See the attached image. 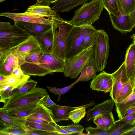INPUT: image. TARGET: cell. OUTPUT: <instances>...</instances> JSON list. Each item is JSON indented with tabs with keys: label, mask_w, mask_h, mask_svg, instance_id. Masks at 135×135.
<instances>
[{
	"label": "cell",
	"mask_w": 135,
	"mask_h": 135,
	"mask_svg": "<svg viewBox=\"0 0 135 135\" xmlns=\"http://www.w3.org/2000/svg\"><path fill=\"white\" fill-rule=\"evenodd\" d=\"M65 61L52 54L44 53L36 61L24 63L20 67L30 76H44L54 72L63 73Z\"/></svg>",
	"instance_id": "6da1fadb"
},
{
	"label": "cell",
	"mask_w": 135,
	"mask_h": 135,
	"mask_svg": "<svg viewBox=\"0 0 135 135\" xmlns=\"http://www.w3.org/2000/svg\"><path fill=\"white\" fill-rule=\"evenodd\" d=\"M51 18L58 29L54 36L52 54L65 61L68 38L74 25L64 20L57 13Z\"/></svg>",
	"instance_id": "7a4b0ae2"
},
{
	"label": "cell",
	"mask_w": 135,
	"mask_h": 135,
	"mask_svg": "<svg viewBox=\"0 0 135 135\" xmlns=\"http://www.w3.org/2000/svg\"><path fill=\"white\" fill-rule=\"evenodd\" d=\"M103 8L100 0H91L76 10L72 18L68 21L74 26L92 25L99 18Z\"/></svg>",
	"instance_id": "3957f363"
},
{
	"label": "cell",
	"mask_w": 135,
	"mask_h": 135,
	"mask_svg": "<svg viewBox=\"0 0 135 135\" xmlns=\"http://www.w3.org/2000/svg\"><path fill=\"white\" fill-rule=\"evenodd\" d=\"M93 47L94 64L98 71H102L106 66L109 53V36L104 30H97Z\"/></svg>",
	"instance_id": "277c9868"
},
{
	"label": "cell",
	"mask_w": 135,
	"mask_h": 135,
	"mask_svg": "<svg viewBox=\"0 0 135 135\" xmlns=\"http://www.w3.org/2000/svg\"><path fill=\"white\" fill-rule=\"evenodd\" d=\"M95 29L92 25L74 26L68 38L66 61L82 51L81 47L84 37Z\"/></svg>",
	"instance_id": "5b68a950"
},
{
	"label": "cell",
	"mask_w": 135,
	"mask_h": 135,
	"mask_svg": "<svg viewBox=\"0 0 135 135\" xmlns=\"http://www.w3.org/2000/svg\"><path fill=\"white\" fill-rule=\"evenodd\" d=\"M31 36L14 24L6 30L0 31V49L13 50Z\"/></svg>",
	"instance_id": "8992f818"
},
{
	"label": "cell",
	"mask_w": 135,
	"mask_h": 135,
	"mask_svg": "<svg viewBox=\"0 0 135 135\" xmlns=\"http://www.w3.org/2000/svg\"><path fill=\"white\" fill-rule=\"evenodd\" d=\"M93 46L65 61L63 72L65 77L75 79L78 76L83 68L93 55Z\"/></svg>",
	"instance_id": "52a82bcc"
},
{
	"label": "cell",
	"mask_w": 135,
	"mask_h": 135,
	"mask_svg": "<svg viewBox=\"0 0 135 135\" xmlns=\"http://www.w3.org/2000/svg\"><path fill=\"white\" fill-rule=\"evenodd\" d=\"M45 89L37 87L33 90L8 99L1 108L6 110L29 104L41 100L48 95Z\"/></svg>",
	"instance_id": "ba28073f"
},
{
	"label": "cell",
	"mask_w": 135,
	"mask_h": 135,
	"mask_svg": "<svg viewBox=\"0 0 135 135\" xmlns=\"http://www.w3.org/2000/svg\"><path fill=\"white\" fill-rule=\"evenodd\" d=\"M113 85L110 96L115 103L123 88L130 81L127 76L124 61L115 71L112 74Z\"/></svg>",
	"instance_id": "9c48e42d"
},
{
	"label": "cell",
	"mask_w": 135,
	"mask_h": 135,
	"mask_svg": "<svg viewBox=\"0 0 135 135\" xmlns=\"http://www.w3.org/2000/svg\"><path fill=\"white\" fill-rule=\"evenodd\" d=\"M18 58L21 66L23 63L25 56L33 52L41 50L35 36H31L15 49L11 50Z\"/></svg>",
	"instance_id": "30bf717a"
},
{
	"label": "cell",
	"mask_w": 135,
	"mask_h": 135,
	"mask_svg": "<svg viewBox=\"0 0 135 135\" xmlns=\"http://www.w3.org/2000/svg\"><path fill=\"white\" fill-rule=\"evenodd\" d=\"M41 100L8 110H3L10 116L24 124L28 117L36 111Z\"/></svg>",
	"instance_id": "8fae6325"
},
{
	"label": "cell",
	"mask_w": 135,
	"mask_h": 135,
	"mask_svg": "<svg viewBox=\"0 0 135 135\" xmlns=\"http://www.w3.org/2000/svg\"><path fill=\"white\" fill-rule=\"evenodd\" d=\"M53 23L50 29L35 36L41 50L44 53H52L54 38L57 28L56 25Z\"/></svg>",
	"instance_id": "7c38bea8"
},
{
	"label": "cell",
	"mask_w": 135,
	"mask_h": 135,
	"mask_svg": "<svg viewBox=\"0 0 135 135\" xmlns=\"http://www.w3.org/2000/svg\"><path fill=\"white\" fill-rule=\"evenodd\" d=\"M0 16L9 18L14 21L46 24H51L53 23L51 17L50 18L46 19L44 17L27 13L25 12L21 13L2 12L0 14Z\"/></svg>",
	"instance_id": "4fadbf2b"
},
{
	"label": "cell",
	"mask_w": 135,
	"mask_h": 135,
	"mask_svg": "<svg viewBox=\"0 0 135 135\" xmlns=\"http://www.w3.org/2000/svg\"><path fill=\"white\" fill-rule=\"evenodd\" d=\"M124 62L127 76L134 90L135 87V43L133 42L127 49Z\"/></svg>",
	"instance_id": "5bb4252c"
},
{
	"label": "cell",
	"mask_w": 135,
	"mask_h": 135,
	"mask_svg": "<svg viewBox=\"0 0 135 135\" xmlns=\"http://www.w3.org/2000/svg\"><path fill=\"white\" fill-rule=\"evenodd\" d=\"M110 21L114 29L122 33L131 32L134 28L131 23L128 16L120 12L117 15L109 14Z\"/></svg>",
	"instance_id": "9a60e30c"
},
{
	"label": "cell",
	"mask_w": 135,
	"mask_h": 135,
	"mask_svg": "<svg viewBox=\"0 0 135 135\" xmlns=\"http://www.w3.org/2000/svg\"><path fill=\"white\" fill-rule=\"evenodd\" d=\"M14 24L24 30L32 36H35L38 34L45 32L50 29L54 23L51 24L30 23L15 21Z\"/></svg>",
	"instance_id": "2e32d148"
},
{
	"label": "cell",
	"mask_w": 135,
	"mask_h": 135,
	"mask_svg": "<svg viewBox=\"0 0 135 135\" xmlns=\"http://www.w3.org/2000/svg\"><path fill=\"white\" fill-rule=\"evenodd\" d=\"M91 0H59L54 3L51 9L56 13L69 12L79 5Z\"/></svg>",
	"instance_id": "e0dca14e"
},
{
	"label": "cell",
	"mask_w": 135,
	"mask_h": 135,
	"mask_svg": "<svg viewBox=\"0 0 135 135\" xmlns=\"http://www.w3.org/2000/svg\"><path fill=\"white\" fill-rule=\"evenodd\" d=\"M114 103V102L112 99H108L95 105L93 108H89L86 113L87 120L89 121L99 115L112 111Z\"/></svg>",
	"instance_id": "ac0fdd59"
},
{
	"label": "cell",
	"mask_w": 135,
	"mask_h": 135,
	"mask_svg": "<svg viewBox=\"0 0 135 135\" xmlns=\"http://www.w3.org/2000/svg\"><path fill=\"white\" fill-rule=\"evenodd\" d=\"M78 107L64 106L56 104L51 106L50 109L53 115L54 121L56 123L69 120L70 112Z\"/></svg>",
	"instance_id": "d6986e66"
},
{
	"label": "cell",
	"mask_w": 135,
	"mask_h": 135,
	"mask_svg": "<svg viewBox=\"0 0 135 135\" xmlns=\"http://www.w3.org/2000/svg\"><path fill=\"white\" fill-rule=\"evenodd\" d=\"M97 72L93 55L83 68L80 76L75 82L77 83L79 81H86L93 79L96 76Z\"/></svg>",
	"instance_id": "ffe728a7"
},
{
	"label": "cell",
	"mask_w": 135,
	"mask_h": 135,
	"mask_svg": "<svg viewBox=\"0 0 135 135\" xmlns=\"http://www.w3.org/2000/svg\"><path fill=\"white\" fill-rule=\"evenodd\" d=\"M30 78V76L25 74L21 76H18L13 74L4 76L0 80V86L8 85L12 87L13 90L20 86Z\"/></svg>",
	"instance_id": "44dd1931"
},
{
	"label": "cell",
	"mask_w": 135,
	"mask_h": 135,
	"mask_svg": "<svg viewBox=\"0 0 135 135\" xmlns=\"http://www.w3.org/2000/svg\"><path fill=\"white\" fill-rule=\"evenodd\" d=\"M115 104L119 119H121L128 109L135 107V91L122 102Z\"/></svg>",
	"instance_id": "7402d4cb"
},
{
	"label": "cell",
	"mask_w": 135,
	"mask_h": 135,
	"mask_svg": "<svg viewBox=\"0 0 135 135\" xmlns=\"http://www.w3.org/2000/svg\"><path fill=\"white\" fill-rule=\"evenodd\" d=\"M25 12L27 13L41 17H51L56 13L48 6L41 5L36 3L30 6Z\"/></svg>",
	"instance_id": "603a6c76"
},
{
	"label": "cell",
	"mask_w": 135,
	"mask_h": 135,
	"mask_svg": "<svg viewBox=\"0 0 135 135\" xmlns=\"http://www.w3.org/2000/svg\"><path fill=\"white\" fill-rule=\"evenodd\" d=\"M53 117V115L50 109L45 106L41 101L35 112L28 118H35L44 120L50 123L54 122Z\"/></svg>",
	"instance_id": "cb8c5ba5"
},
{
	"label": "cell",
	"mask_w": 135,
	"mask_h": 135,
	"mask_svg": "<svg viewBox=\"0 0 135 135\" xmlns=\"http://www.w3.org/2000/svg\"><path fill=\"white\" fill-rule=\"evenodd\" d=\"M0 121L2 129L8 127L26 128L24 123L9 115L1 108H0Z\"/></svg>",
	"instance_id": "d4e9b609"
},
{
	"label": "cell",
	"mask_w": 135,
	"mask_h": 135,
	"mask_svg": "<svg viewBox=\"0 0 135 135\" xmlns=\"http://www.w3.org/2000/svg\"><path fill=\"white\" fill-rule=\"evenodd\" d=\"M95 103L93 101L88 104L78 107L71 111L69 113V118L74 123H78L84 117L86 114V109L93 106Z\"/></svg>",
	"instance_id": "484cf974"
},
{
	"label": "cell",
	"mask_w": 135,
	"mask_h": 135,
	"mask_svg": "<svg viewBox=\"0 0 135 135\" xmlns=\"http://www.w3.org/2000/svg\"><path fill=\"white\" fill-rule=\"evenodd\" d=\"M54 122L49 124H39L26 120L24 124L25 127L28 129L51 132L54 133L55 135H60L55 128L53 123Z\"/></svg>",
	"instance_id": "4316f807"
},
{
	"label": "cell",
	"mask_w": 135,
	"mask_h": 135,
	"mask_svg": "<svg viewBox=\"0 0 135 135\" xmlns=\"http://www.w3.org/2000/svg\"><path fill=\"white\" fill-rule=\"evenodd\" d=\"M112 78V74L103 71L92 79L90 83V87L92 90L99 91L103 84Z\"/></svg>",
	"instance_id": "83f0119b"
},
{
	"label": "cell",
	"mask_w": 135,
	"mask_h": 135,
	"mask_svg": "<svg viewBox=\"0 0 135 135\" xmlns=\"http://www.w3.org/2000/svg\"><path fill=\"white\" fill-rule=\"evenodd\" d=\"M0 60L3 61L13 68L20 66L18 58L11 50L0 49Z\"/></svg>",
	"instance_id": "f1b7e54d"
},
{
	"label": "cell",
	"mask_w": 135,
	"mask_h": 135,
	"mask_svg": "<svg viewBox=\"0 0 135 135\" xmlns=\"http://www.w3.org/2000/svg\"><path fill=\"white\" fill-rule=\"evenodd\" d=\"M37 83L30 78L21 85L14 89L11 97L19 95L33 90L36 88Z\"/></svg>",
	"instance_id": "f546056e"
},
{
	"label": "cell",
	"mask_w": 135,
	"mask_h": 135,
	"mask_svg": "<svg viewBox=\"0 0 135 135\" xmlns=\"http://www.w3.org/2000/svg\"><path fill=\"white\" fill-rule=\"evenodd\" d=\"M119 12L128 16L135 8V0H117Z\"/></svg>",
	"instance_id": "4dcf8cb0"
},
{
	"label": "cell",
	"mask_w": 135,
	"mask_h": 135,
	"mask_svg": "<svg viewBox=\"0 0 135 135\" xmlns=\"http://www.w3.org/2000/svg\"><path fill=\"white\" fill-rule=\"evenodd\" d=\"M115 124L110 129H107L109 135H121L126 131L131 128L132 126L123 122L115 121Z\"/></svg>",
	"instance_id": "1f68e13d"
},
{
	"label": "cell",
	"mask_w": 135,
	"mask_h": 135,
	"mask_svg": "<svg viewBox=\"0 0 135 135\" xmlns=\"http://www.w3.org/2000/svg\"><path fill=\"white\" fill-rule=\"evenodd\" d=\"M27 128L8 127L0 129V135H27Z\"/></svg>",
	"instance_id": "d6a6232c"
},
{
	"label": "cell",
	"mask_w": 135,
	"mask_h": 135,
	"mask_svg": "<svg viewBox=\"0 0 135 135\" xmlns=\"http://www.w3.org/2000/svg\"><path fill=\"white\" fill-rule=\"evenodd\" d=\"M103 8L108 12L109 14L117 15L119 12L117 6V0H100Z\"/></svg>",
	"instance_id": "836d02e7"
},
{
	"label": "cell",
	"mask_w": 135,
	"mask_h": 135,
	"mask_svg": "<svg viewBox=\"0 0 135 135\" xmlns=\"http://www.w3.org/2000/svg\"><path fill=\"white\" fill-rule=\"evenodd\" d=\"M97 30L95 29L86 35L84 37L81 45V50L83 51L93 46L94 43Z\"/></svg>",
	"instance_id": "e575fe53"
},
{
	"label": "cell",
	"mask_w": 135,
	"mask_h": 135,
	"mask_svg": "<svg viewBox=\"0 0 135 135\" xmlns=\"http://www.w3.org/2000/svg\"><path fill=\"white\" fill-rule=\"evenodd\" d=\"M133 90L134 88L130 82L125 85L121 91L116 103L122 102L131 94L133 92Z\"/></svg>",
	"instance_id": "d590c367"
},
{
	"label": "cell",
	"mask_w": 135,
	"mask_h": 135,
	"mask_svg": "<svg viewBox=\"0 0 135 135\" xmlns=\"http://www.w3.org/2000/svg\"><path fill=\"white\" fill-rule=\"evenodd\" d=\"M13 90L12 87L8 85L0 86V102L5 103L11 97Z\"/></svg>",
	"instance_id": "8d00e7d4"
},
{
	"label": "cell",
	"mask_w": 135,
	"mask_h": 135,
	"mask_svg": "<svg viewBox=\"0 0 135 135\" xmlns=\"http://www.w3.org/2000/svg\"><path fill=\"white\" fill-rule=\"evenodd\" d=\"M76 83L75 82L70 85L61 88L49 86H47V88L51 93L54 94L55 95H58V99L57 100L59 101L60 99V97L61 95L65 94L69 91Z\"/></svg>",
	"instance_id": "74e56055"
},
{
	"label": "cell",
	"mask_w": 135,
	"mask_h": 135,
	"mask_svg": "<svg viewBox=\"0 0 135 135\" xmlns=\"http://www.w3.org/2000/svg\"><path fill=\"white\" fill-rule=\"evenodd\" d=\"M44 53L40 50L30 53L25 57L23 63H32L35 62L38 60Z\"/></svg>",
	"instance_id": "f35d334b"
},
{
	"label": "cell",
	"mask_w": 135,
	"mask_h": 135,
	"mask_svg": "<svg viewBox=\"0 0 135 135\" xmlns=\"http://www.w3.org/2000/svg\"><path fill=\"white\" fill-rule=\"evenodd\" d=\"M102 114L107 129H110L115 124V122L112 111L106 112Z\"/></svg>",
	"instance_id": "ab89813d"
},
{
	"label": "cell",
	"mask_w": 135,
	"mask_h": 135,
	"mask_svg": "<svg viewBox=\"0 0 135 135\" xmlns=\"http://www.w3.org/2000/svg\"><path fill=\"white\" fill-rule=\"evenodd\" d=\"M85 130L88 134L91 135H109L107 129H101L97 127L95 128L89 126Z\"/></svg>",
	"instance_id": "60d3db41"
},
{
	"label": "cell",
	"mask_w": 135,
	"mask_h": 135,
	"mask_svg": "<svg viewBox=\"0 0 135 135\" xmlns=\"http://www.w3.org/2000/svg\"><path fill=\"white\" fill-rule=\"evenodd\" d=\"M14 68L2 60H0V75L6 76L12 74Z\"/></svg>",
	"instance_id": "b9f144b4"
},
{
	"label": "cell",
	"mask_w": 135,
	"mask_h": 135,
	"mask_svg": "<svg viewBox=\"0 0 135 135\" xmlns=\"http://www.w3.org/2000/svg\"><path fill=\"white\" fill-rule=\"evenodd\" d=\"M64 128L70 132L72 133L73 134L76 133H82L84 128L81 125L78 123H74L65 126H62Z\"/></svg>",
	"instance_id": "7bdbcfd3"
},
{
	"label": "cell",
	"mask_w": 135,
	"mask_h": 135,
	"mask_svg": "<svg viewBox=\"0 0 135 135\" xmlns=\"http://www.w3.org/2000/svg\"><path fill=\"white\" fill-rule=\"evenodd\" d=\"M93 122L97 127L102 129H107L105 124L102 114L99 115L94 118Z\"/></svg>",
	"instance_id": "ee69618b"
},
{
	"label": "cell",
	"mask_w": 135,
	"mask_h": 135,
	"mask_svg": "<svg viewBox=\"0 0 135 135\" xmlns=\"http://www.w3.org/2000/svg\"><path fill=\"white\" fill-rule=\"evenodd\" d=\"M113 85L112 78L103 84L100 88L99 91H102L105 93L110 92Z\"/></svg>",
	"instance_id": "f6af8a7d"
},
{
	"label": "cell",
	"mask_w": 135,
	"mask_h": 135,
	"mask_svg": "<svg viewBox=\"0 0 135 135\" xmlns=\"http://www.w3.org/2000/svg\"><path fill=\"white\" fill-rule=\"evenodd\" d=\"M118 120L125 122L131 126L134 125L135 124V112L130 115L124 117Z\"/></svg>",
	"instance_id": "bcb514c9"
},
{
	"label": "cell",
	"mask_w": 135,
	"mask_h": 135,
	"mask_svg": "<svg viewBox=\"0 0 135 135\" xmlns=\"http://www.w3.org/2000/svg\"><path fill=\"white\" fill-rule=\"evenodd\" d=\"M53 123L55 128L59 133L60 135H67L73 134L72 133L64 128L62 126L58 125L55 122Z\"/></svg>",
	"instance_id": "7dc6e473"
},
{
	"label": "cell",
	"mask_w": 135,
	"mask_h": 135,
	"mask_svg": "<svg viewBox=\"0 0 135 135\" xmlns=\"http://www.w3.org/2000/svg\"><path fill=\"white\" fill-rule=\"evenodd\" d=\"M55 135L53 132L38 130H32L28 129L27 135Z\"/></svg>",
	"instance_id": "c3c4849f"
},
{
	"label": "cell",
	"mask_w": 135,
	"mask_h": 135,
	"mask_svg": "<svg viewBox=\"0 0 135 135\" xmlns=\"http://www.w3.org/2000/svg\"><path fill=\"white\" fill-rule=\"evenodd\" d=\"M41 102L46 107L50 108L56 104L51 100L48 94L45 96L41 101Z\"/></svg>",
	"instance_id": "681fc988"
},
{
	"label": "cell",
	"mask_w": 135,
	"mask_h": 135,
	"mask_svg": "<svg viewBox=\"0 0 135 135\" xmlns=\"http://www.w3.org/2000/svg\"><path fill=\"white\" fill-rule=\"evenodd\" d=\"M59 0H36V3L44 6H49L50 4L55 3Z\"/></svg>",
	"instance_id": "f907efd6"
},
{
	"label": "cell",
	"mask_w": 135,
	"mask_h": 135,
	"mask_svg": "<svg viewBox=\"0 0 135 135\" xmlns=\"http://www.w3.org/2000/svg\"><path fill=\"white\" fill-rule=\"evenodd\" d=\"M12 73L18 76H21L25 74L20 66L14 68Z\"/></svg>",
	"instance_id": "816d5d0a"
},
{
	"label": "cell",
	"mask_w": 135,
	"mask_h": 135,
	"mask_svg": "<svg viewBox=\"0 0 135 135\" xmlns=\"http://www.w3.org/2000/svg\"><path fill=\"white\" fill-rule=\"evenodd\" d=\"M27 120L31 122L43 124H50L49 123L45 120L35 118H28Z\"/></svg>",
	"instance_id": "f5cc1de1"
},
{
	"label": "cell",
	"mask_w": 135,
	"mask_h": 135,
	"mask_svg": "<svg viewBox=\"0 0 135 135\" xmlns=\"http://www.w3.org/2000/svg\"><path fill=\"white\" fill-rule=\"evenodd\" d=\"M129 21L133 28L135 27V8L128 16Z\"/></svg>",
	"instance_id": "db71d44e"
},
{
	"label": "cell",
	"mask_w": 135,
	"mask_h": 135,
	"mask_svg": "<svg viewBox=\"0 0 135 135\" xmlns=\"http://www.w3.org/2000/svg\"><path fill=\"white\" fill-rule=\"evenodd\" d=\"M12 25L8 22H0V31L6 30L12 26Z\"/></svg>",
	"instance_id": "11a10c76"
},
{
	"label": "cell",
	"mask_w": 135,
	"mask_h": 135,
	"mask_svg": "<svg viewBox=\"0 0 135 135\" xmlns=\"http://www.w3.org/2000/svg\"><path fill=\"white\" fill-rule=\"evenodd\" d=\"M121 135H135V125L126 131Z\"/></svg>",
	"instance_id": "9f6ffc18"
},
{
	"label": "cell",
	"mask_w": 135,
	"mask_h": 135,
	"mask_svg": "<svg viewBox=\"0 0 135 135\" xmlns=\"http://www.w3.org/2000/svg\"><path fill=\"white\" fill-rule=\"evenodd\" d=\"M135 112V107L131 108L128 109L126 112L124 117L132 114Z\"/></svg>",
	"instance_id": "6f0895ef"
},
{
	"label": "cell",
	"mask_w": 135,
	"mask_h": 135,
	"mask_svg": "<svg viewBox=\"0 0 135 135\" xmlns=\"http://www.w3.org/2000/svg\"><path fill=\"white\" fill-rule=\"evenodd\" d=\"M131 38L133 40H135V34H134L131 36Z\"/></svg>",
	"instance_id": "680465c9"
},
{
	"label": "cell",
	"mask_w": 135,
	"mask_h": 135,
	"mask_svg": "<svg viewBox=\"0 0 135 135\" xmlns=\"http://www.w3.org/2000/svg\"><path fill=\"white\" fill-rule=\"evenodd\" d=\"M5 1V0H0V2H3L4 1Z\"/></svg>",
	"instance_id": "91938a15"
},
{
	"label": "cell",
	"mask_w": 135,
	"mask_h": 135,
	"mask_svg": "<svg viewBox=\"0 0 135 135\" xmlns=\"http://www.w3.org/2000/svg\"><path fill=\"white\" fill-rule=\"evenodd\" d=\"M133 42L135 43V40H133Z\"/></svg>",
	"instance_id": "94428289"
},
{
	"label": "cell",
	"mask_w": 135,
	"mask_h": 135,
	"mask_svg": "<svg viewBox=\"0 0 135 135\" xmlns=\"http://www.w3.org/2000/svg\"><path fill=\"white\" fill-rule=\"evenodd\" d=\"M134 91H135V87L133 90V92Z\"/></svg>",
	"instance_id": "6125c7cd"
}]
</instances>
